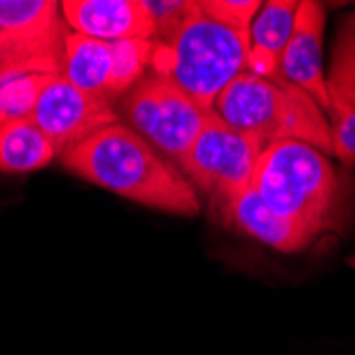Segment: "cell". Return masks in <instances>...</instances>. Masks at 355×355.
Returning a JSON list of instances; mask_svg holds the SVG:
<instances>
[{
  "instance_id": "6da1fadb",
  "label": "cell",
  "mask_w": 355,
  "mask_h": 355,
  "mask_svg": "<svg viewBox=\"0 0 355 355\" xmlns=\"http://www.w3.org/2000/svg\"><path fill=\"white\" fill-rule=\"evenodd\" d=\"M60 159L73 175L149 209L177 215L200 211L198 193L187 177L121 121L107 125Z\"/></svg>"
},
{
  "instance_id": "7a4b0ae2",
  "label": "cell",
  "mask_w": 355,
  "mask_h": 355,
  "mask_svg": "<svg viewBox=\"0 0 355 355\" xmlns=\"http://www.w3.org/2000/svg\"><path fill=\"white\" fill-rule=\"evenodd\" d=\"M251 187L270 211L315 239L343 223L345 183L328 155L306 143L268 145L257 159Z\"/></svg>"
},
{
  "instance_id": "3957f363",
  "label": "cell",
  "mask_w": 355,
  "mask_h": 355,
  "mask_svg": "<svg viewBox=\"0 0 355 355\" xmlns=\"http://www.w3.org/2000/svg\"><path fill=\"white\" fill-rule=\"evenodd\" d=\"M213 113L262 149L281 141L306 143L332 155L328 117L311 96L283 77L243 71L213 105Z\"/></svg>"
},
{
  "instance_id": "277c9868",
  "label": "cell",
  "mask_w": 355,
  "mask_h": 355,
  "mask_svg": "<svg viewBox=\"0 0 355 355\" xmlns=\"http://www.w3.org/2000/svg\"><path fill=\"white\" fill-rule=\"evenodd\" d=\"M249 32L209 19L200 11L166 43H155L151 73L168 79L207 111L245 69Z\"/></svg>"
},
{
  "instance_id": "5b68a950",
  "label": "cell",
  "mask_w": 355,
  "mask_h": 355,
  "mask_svg": "<svg viewBox=\"0 0 355 355\" xmlns=\"http://www.w3.org/2000/svg\"><path fill=\"white\" fill-rule=\"evenodd\" d=\"M121 111L130 123L128 128L177 164L213 115V111L196 105L175 83L151 71L125 92Z\"/></svg>"
},
{
  "instance_id": "8992f818",
  "label": "cell",
  "mask_w": 355,
  "mask_h": 355,
  "mask_svg": "<svg viewBox=\"0 0 355 355\" xmlns=\"http://www.w3.org/2000/svg\"><path fill=\"white\" fill-rule=\"evenodd\" d=\"M262 151L253 139L232 130L213 113L179 166L193 189L207 193L215 211L251 187Z\"/></svg>"
},
{
  "instance_id": "52a82bcc",
  "label": "cell",
  "mask_w": 355,
  "mask_h": 355,
  "mask_svg": "<svg viewBox=\"0 0 355 355\" xmlns=\"http://www.w3.org/2000/svg\"><path fill=\"white\" fill-rule=\"evenodd\" d=\"M69 26L53 0H0V75L62 73Z\"/></svg>"
},
{
  "instance_id": "ba28073f",
  "label": "cell",
  "mask_w": 355,
  "mask_h": 355,
  "mask_svg": "<svg viewBox=\"0 0 355 355\" xmlns=\"http://www.w3.org/2000/svg\"><path fill=\"white\" fill-rule=\"evenodd\" d=\"M30 119L49 139L58 157L119 121L111 101L85 94L60 75L45 85Z\"/></svg>"
},
{
  "instance_id": "9c48e42d",
  "label": "cell",
  "mask_w": 355,
  "mask_h": 355,
  "mask_svg": "<svg viewBox=\"0 0 355 355\" xmlns=\"http://www.w3.org/2000/svg\"><path fill=\"white\" fill-rule=\"evenodd\" d=\"M324 26V5L315 3V0L298 3L292 35H289L279 62V77L304 89L321 109L328 111L330 94L324 77V58H321Z\"/></svg>"
},
{
  "instance_id": "30bf717a",
  "label": "cell",
  "mask_w": 355,
  "mask_h": 355,
  "mask_svg": "<svg viewBox=\"0 0 355 355\" xmlns=\"http://www.w3.org/2000/svg\"><path fill=\"white\" fill-rule=\"evenodd\" d=\"M60 11L71 32L96 41H153V21L143 0H64Z\"/></svg>"
},
{
  "instance_id": "8fae6325",
  "label": "cell",
  "mask_w": 355,
  "mask_h": 355,
  "mask_svg": "<svg viewBox=\"0 0 355 355\" xmlns=\"http://www.w3.org/2000/svg\"><path fill=\"white\" fill-rule=\"evenodd\" d=\"M215 213L225 225L283 253L300 251L315 241V236H311L306 230L270 211L253 187L215 209Z\"/></svg>"
},
{
  "instance_id": "7c38bea8",
  "label": "cell",
  "mask_w": 355,
  "mask_h": 355,
  "mask_svg": "<svg viewBox=\"0 0 355 355\" xmlns=\"http://www.w3.org/2000/svg\"><path fill=\"white\" fill-rule=\"evenodd\" d=\"M77 89L96 98L111 101V43L96 41L77 32H69L64 39L62 73Z\"/></svg>"
},
{
  "instance_id": "4fadbf2b",
  "label": "cell",
  "mask_w": 355,
  "mask_h": 355,
  "mask_svg": "<svg viewBox=\"0 0 355 355\" xmlns=\"http://www.w3.org/2000/svg\"><path fill=\"white\" fill-rule=\"evenodd\" d=\"M55 157L53 145L30 117L0 125V173H35L51 164Z\"/></svg>"
},
{
  "instance_id": "5bb4252c",
  "label": "cell",
  "mask_w": 355,
  "mask_h": 355,
  "mask_svg": "<svg viewBox=\"0 0 355 355\" xmlns=\"http://www.w3.org/2000/svg\"><path fill=\"white\" fill-rule=\"evenodd\" d=\"M296 9V0H270V3H262L249 28V47L268 53L281 62L283 49L294 28Z\"/></svg>"
},
{
  "instance_id": "9a60e30c",
  "label": "cell",
  "mask_w": 355,
  "mask_h": 355,
  "mask_svg": "<svg viewBox=\"0 0 355 355\" xmlns=\"http://www.w3.org/2000/svg\"><path fill=\"white\" fill-rule=\"evenodd\" d=\"M53 77L58 75L35 71H9L0 75V125L30 117L41 92Z\"/></svg>"
},
{
  "instance_id": "2e32d148",
  "label": "cell",
  "mask_w": 355,
  "mask_h": 355,
  "mask_svg": "<svg viewBox=\"0 0 355 355\" xmlns=\"http://www.w3.org/2000/svg\"><path fill=\"white\" fill-rule=\"evenodd\" d=\"M155 43L128 39L111 43V98L130 92L151 69Z\"/></svg>"
},
{
  "instance_id": "e0dca14e",
  "label": "cell",
  "mask_w": 355,
  "mask_h": 355,
  "mask_svg": "<svg viewBox=\"0 0 355 355\" xmlns=\"http://www.w3.org/2000/svg\"><path fill=\"white\" fill-rule=\"evenodd\" d=\"M326 83L330 96L355 109V13L347 15L338 28Z\"/></svg>"
},
{
  "instance_id": "ac0fdd59",
  "label": "cell",
  "mask_w": 355,
  "mask_h": 355,
  "mask_svg": "<svg viewBox=\"0 0 355 355\" xmlns=\"http://www.w3.org/2000/svg\"><path fill=\"white\" fill-rule=\"evenodd\" d=\"M153 21V43H166L198 13V0H143Z\"/></svg>"
},
{
  "instance_id": "d6986e66",
  "label": "cell",
  "mask_w": 355,
  "mask_h": 355,
  "mask_svg": "<svg viewBox=\"0 0 355 355\" xmlns=\"http://www.w3.org/2000/svg\"><path fill=\"white\" fill-rule=\"evenodd\" d=\"M326 113L332 155L338 157L343 164H355V109L336 96H330V107Z\"/></svg>"
},
{
  "instance_id": "ffe728a7",
  "label": "cell",
  "mask_w": 355,
  "mask_h": 355,
  "mask_svg": "<svg viewBox=\"0 0 355 355\" xmlns=\"http://www.w3.org/2000/svg\"><path fill=\"white\" fill-rule=\"evenodd\" d=\"M202 15L234 30L251 28L262 3L260 0H198Z\"/></svg>"
}]
</instances>
